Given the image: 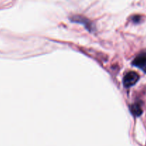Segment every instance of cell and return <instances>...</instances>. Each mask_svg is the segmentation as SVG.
I'll return each instance as SVG.
<instances>
[{
  "label": "cell",
  "instance_id": "6da1fadb",
  "mask_svg": "<svg viewBox=\"0 0 146 146\" xmlns=\"http://www.w3.org/2000/svg\"><path fill=\"white\" fill-rule=\"evenodd\" d=\"M139 80V75L134 71L127 73L123 78V85L126 88L133 86Z\"/></svg>",
  "mask_w": 146,
  "mask_h": 146
},
{
  "label": "cell",
  "instance_id": "7a4b0ae2",
  "mask_svg": "<svg viewBox=\"0 0 146 146\" xmlns=\"http://www.w3.org/2000/svg\"><path fill=\"white\" fill-rule=\"evenodd\" d=\"M133 65L146 72V53H142L137 56L133 61Z\"/></svg>",
  "mask_w": 146,
  "mask_h": 146
},
{
  "label": "cell",
  "instance_id": "3957f363",
  "mask_svg": "<svg viewBox=\"0 0 146 146\" xmlns=\"http://www.w3.org/2000/svg\"><path fill=\"white\" fill-rule=\"evenodd\" d=\"M130 110H131V113L135 116H139L143 113L141 106L139 104H135L134 105H132L130 108Z\"/></svg>",
  "mask_w": 146,
  "mask_h": 146
}]
</instances>
